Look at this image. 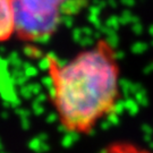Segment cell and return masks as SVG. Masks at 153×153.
<instances>
[{
  "instance_id": "1",
  "label": "cell",
  "mask_w": 153,
  "mask_h": 153,
  "mask_svg": "<svg viewBox=\"0 0 153 153\" xmlns=\"http://www.w3.org/2000/svg\"><path fill=\"white\" fill-rule=\"evenodd\" d=\"M50 103L65 131L88 135L114 114L121 97L120 66L115 48L99 39L67 60L44 56Z\"/></svg>"
},
{
  "instance_id": "4",
  "label": "cell",
  "mask_w": 153,
  "mask_h": 153,
  "mask_svg": "<svg viewBox=\"0 0 153 153\" xmlns=\"http://www.w3.org/2000/svg\"><path fill=\"white\" fill-rule=\"evenodd\" d=\"M99 153H153L136 143L128 141H115L100 150Z\"/></svg>"
},
{
  "instance_id": "3",
  "label": "cell",
  "mask_w": 153,
  "mask_h": 153,
  "mask_svg": "<svg viewBox=\"0 0 153 153\" xmlns=\"http://www.w3.org/2000/svg\"><path fill=\"white\" fill-rule=\"evenodd\" d=\"M16 34V16L14 0H0V43L14 38Z\"/></svg>"
},
{
  "instance_id": "2",
  "label": "cell",
  "mask_w": 153,
  "mask_h": 153,
  "mask_svg": "<svg viewBox=\"0 0 153 153\" xmlns=\"http://www.w3.org/2000/svg\"><path fill=\"white\" fill-rule=\"evenodd\" d=\"M84 0H14L15 36L27 44L41 43L78 11Z\"/></svg>"
}]
</instances>
